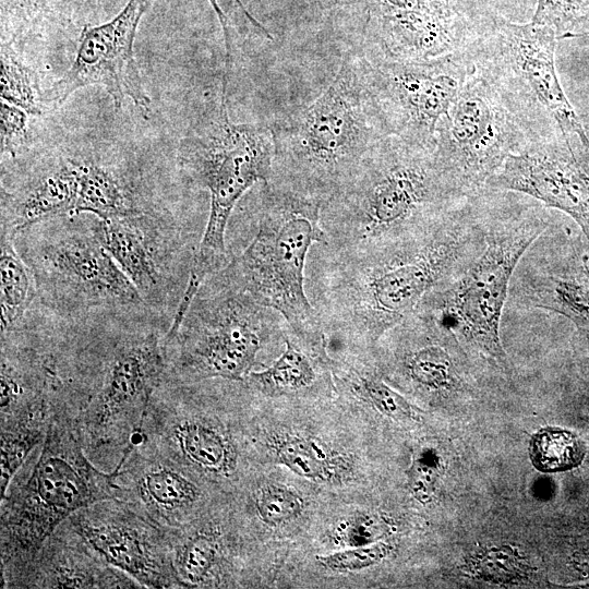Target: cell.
I'll list each match as a JSON object with an SVG mask.
<instances>
[{
    "label": "cell",
    "mask_w": 589,
    "mask_h": 589,
    "mask_svg": "<svg viewBox=\"0 0 589 589\" xmlns=\"http://www.w3.org/2000/svg\"><path fill=\"white\" fill-rule=\"evenodd\" d=\"M444 470V455L437 447L430 444L417 447L407 470L408 485L417 500L428 503L433 498Z\"/></svg>",
    "instance_id": "34"
},
{
    "label": "cell",
    "mask_w": 589,
    "mask_h": 589,
    "mask_svg": "<svg viewBox=\"0 0 589 589\" xmlns=\"http://www.w3.org/2000/svg\"><path fill=\"white\" fill-rule=\"evenodd\" d=\"M17 588L143 589L124 572L108 564L70 518L47 538Z\"/></svg>",
    "instance_id": "20"
},
{
    "label": "cell",
    "mask_w": 589,
    "mask_h": 589,
    "mask_svg": "<svg viewBox=\"0 0 589 589\" xmlns=\"http://www.w3.org/2000/svg\"><path fill=\"white\" fill-rule=\"evenodd\" d=\"M359 21L352 50L370 62L428 60L467 48L485 21L461 0H347Z\"/></svg>",
    "instance_id": "12"
},
{
    "label": "cell",
    "mask_w": 589,
    "mask_h": 589,
    "mask_svg": "<svg viewBox=\"0 0 589 589\" xmlns=\"http://www.w3.org/2000/svg\"><path fill=\"white\" fill-rule=\"evenodd\" d=\"M589 21V0H538L532 21L552 28L557 38L575 35Z\"/></svg>",
    "instance_id": "32"
},
{
    "label": "cell",
    "mask_w": 589,
    "mask_h": 589,
    "mask_svg": "<svg viewBox=\"0 0 589 589\" xmlns=\"http://www.w3.org/2000/svg\"><path fill=\"white\" fill-rule=\"evenodd\" d=\"M1 336L8 335L36 294L31 268L13 245V236L1 233Z\"/></svg>",
    "instance_id": "27"
},
{
    "label": "cell",
    "mask_w": 589,
    "mask_h": 589,
    "mask_svg": "<svg viewBox=\"0 0 589 589\" xmlns=\"http://www.w3.org/2000/svg\"><path fill=\"white\" fill-rule=\"evenodd\" d=\"M564 137L543 139L508 156L488 184L489 191L514 192L570 216L589 245V160Z\"/></svg>",
    "instance_id": "16"
},
{
    "label": "cell",
    "mask_w": 589,
    "mask_h": 589,
    "mask_svg": "<svg viewBox=\"0 0 589 589\" xmlns=\"http://www.w3.org/2000/svg\"><path fill=\"white\" fill-rule=\"evenodd\" d=\"M346 377L350 387L382 414L396 420H409L418 417V409L374 372L351 366L348 369Z\"/></svg>",
    "instance_id": "31"
},
{
    "label": "cell",
    "mask_w": 589,
    "mask_h": 589,
    "mask_svg": "<svg viewBox=\"0 0 589 589\" xmlns=\"http://www.w3.org/2000/svg\"><path fill=\"white\" fill-rule=\"evenodd\" d=\"M269 125L275 144L269 182L322 206L389 135L368 88L364 59L351 49L317 98Z\"/></svg>",
    "instance_id": "3"
},
{
    "label": "cell",
    "mask_w": 589,
    "mask_h": 589,
    "mask_svg": "<svg viewBox=\"0 0 589 589\" xmlns=\"http://www.w3.org/2000/svg\"><path fill=\"white\" fill-rule=\"evenodd\" d=\"M1 152L14 156L27 144V112L4 100L1 101Z\"/></svg>",
    "instance_id": "36"
},
{
    "label": "cell",
    "mask_w": 589,
    "mask_h": 589,
    "mask_svg": "<svg viewBox=\"0 0 589 589\" xmlns=\"http://www.w3.org/2000/svg\"><path fill=\"white\" fill-rule=\"evenodd\" d=\"M1 99L29 115L46 108L37 75L8 44L1 46Z\"/></svg>",
    "instance_id": "29"
},
{
    "label": "cell",
    "mask_w": 589,
    "mask_h": 589,
    "mask_svg": "<svg viewBox=\"0 0 589 589\" xmlns=\"http://www.w3.org/2000/svg\"><path fill=\"white\" fill-rule=\"evenodd\" d=\"M113 496V472L86 456L73 422L55 413L0 503L2 588H17L53 530L79 509Z\"/></svg>",
    "instance_id": "5"
},
{
    "label": "cell",
    "mask_w": 589,
    "mask_h": 589,
    "mask_svg": "<svg viewBox=\"0 0 589 589\" xmlns=\"http://www.w3.org/2000/svg\"><path fill=\"white\" fill-rule=\"evenodd\" d=\"M52 414L50 394H41L1 413V497L25 459L45 441Z\"/></svg>",
    "instance_id": "25"
},
{
    "label": "cell",
    "mask_w": 589,
    "mask_h": 589,
    "mask_svg": "<svg viewBox=\"0 0 589 589\" xmlns=\"http://www.w3.org/2000/svg\"><path fill=\"white\" fill-rule=\"evenodd\" d=\"M39 284L68 305H134L142 296L106 251L94 229L71 232L41 245Z\"/></svg>",
    "instance_id": "17"
},
{
    "label": "cell",
    "mask_w": 589,
    "mask_h": 589,
    "mask_svg": "<svg viewBox=\"0 0 589 589\" xmlns=\"http://www.w3.org/2000/svg\"><path fill=\"white\" fill-rule=\"evenodd\" d=\"M392 546L383 541L368 545L350 546L347 550L317 556L318 563L335 572H356L373 566L383 561Z\"/></svg>",
    "instance_id": "35"
},
{
    "label": "cell",
    "mask_w": 589,
    "mask_h": 589,
    "mask_svg": "<svg viewBox=\"0 0 589 589\" xmlns=\"http://www.w3.org/2000/svg\"><path fill=\"white\" fill-rule=\"evenodd\" d=\"M284 321L279 313L259 304L217 272L202 284L176 335L163 338L164 381L244 382L257 363L264 338Z\"/></svg>",
    "instance_id": "9"
},
{
    "label": "cell",
    "mask_w": 589,
    "mask_h": 589,
    "mask_svg": "<svg viewBox=\"0 0 589 589\" xmlns=\"http://www.w3.org/2000/svg\"><path fill=\"white\" fill-rule=\"evenodd\" d=\"M585 445L574 433L544 428L532 435L529 457L542 472H561L578 466L585 457Z\"/></svg>",
    "instance_id": "28"
},
{
    "label": "cell",
    "mask_w": 589,
    "mask_h": 589,
    "mask_svg": "<svg viewBox=\"0 0 589 589\" xmlns=\"http://www.w3.org/2000/svg\"><path fill=\"white\" fill-rule=\"evenodd\" d=\"M165 374L164 341L151 332L118 340L92 370L68 377V414L96 467L113 472L139 442Z\"/></svg>",
    "instance_id": "8"
},
{
    "label": "cell",
    "mask_w": 589,
    "mask_h": 589,
    "mask_svg": "<svg viewBox=\"0 0 589 589\" xmlns=\"http://www.w3.org/2000/svg\"><path fill=\"white\" fill-rule=\"evenodd\" d=\"M384 536V525L369 514L357 515L346 520L338 532V539L349 548L378 542Z\"/></svg>",
    "instance_id": "37"
},
{
    "label": "cell",
    "mask_w": 589,
    "mask_h": 589,
    "mask_svg": "<svg viewBox=\"0 0 589 589\" xmlns=\"http://www.w3.org/2000/svg\"><path fill=\"white\" fill-rule=\"evenodd\" d=\"M364 63L369 92L388 134L435 148L438 123L472 69L468 49L428 60Z\"/></svg>",
    "instance_id": "13"
},
{
    "label": "cell",
    "mask_w": 589,
    "mask_h": 589,
    "mask_svg": "<svg viewBox=\"0 0 589 589\" xmlns=\"http://www.w3.org/2000/svg\"><path fill=\"white\" fill-rule=\"evenodd\" d=\"M483 240L481 211L471 199L420 235L373 250L333 256L320 251L306 292L326 336L374 348L445 283Z\"/></svg>",
    "instance_id": "1"
},
{
    "label": "cell",
    "mask_w": 589,
    "mask_h": 589,
    "mask_svg": "<svg viewBox=\"0 0 589 589\" xmlns=\"http://www.w3.org/2000/svg\"><path fill=\"white\" fill-rule=\"evenodd\" d=\"M557 39L548 26L495 16L467 49L473 64L500 85L543 139L562 136L589 153V137L557 76Z\"/></svg>",
    "instance_id": "10"
},
{
    "label": "cell",
    "mask_w": 589,
    "mask_h": 589,
    "mask_svg": "<svg viewBox=\"0 0 589 589\" xmlns=\"http://www.w3.org/2000/svg\"><path fill=\"white\" fill-rule=\"evenodd\" d=\"M259 188L256 235L219 273L259 304L279 313L291 329L321 332L306 292L305 269L313 244L327 243L322 204L269 181Z\"/></svg>",
    "instance_id": "6"
},
{
    "label": "cell",
    "mask_w": 589,
    "mask_h": 589,
    "mask_svg": "<svg viewBox=\"0 0 589 589\" xmlns=\"http://www.w3.org/2000/svg\"><path fill=\"white\" fill-rule=\"evenodd\" d=\"M479 196L483 240L469 259L418 305L452 329L473 353L509 371L501 342V321L515 271L527 250L549 228L540 205Z\"/></svg>",
    "instance_id": "4"
},
{
    "label": "cell",
    "mask_w": 589,
    "mask_h": 589,
    "mask_svg": "<svg viewBox=\"0 0 589 589\" xmlns=\"http://www.w3.org/2000/svg\"><path fill=\"white\" fill-rule=\"evenodd\" d=\"M76 193V160L67 159L4 200L1 233L13 236L55 216H73Z\"/></svg>",
    "instance_id": "22"
},
{
    "label": "cell",
    "mask_w": 589,
    "mask_h": 589,
    "mask_svg": "<svg viewBox=\"0 0 589 589\" xmlns=\"http://www.w3.org/2000/svg\"><path fill=\"white\" fill-rule=\"evenodd\" d=\"M176 574L183 588L208 587L225 577L227 542L218 520L203 515L184 527L166 531Z\"/></svg>",
    "instance_id": "23"
},
{
    "label": "cell",
    "mask_w": 589,
    "mask_h": 589,
    "mask_svg": "<svg viewBox=\"0 0 589 589\" xmlns=\"http://www.w3.org/2000/svg\"><path fill=\"white\" fill-rule=\"evenodd\" d=\"M153 0H129L110 21L85 24L79 37L74 60L50 88L44 92L45 107L56 108L79 88L100 85L120 108L125 98L147 119L148 96L134 57V40L143 15Z\"/></svg>",
    "instance_id": "14"
},
{
    "label": "cell",
    "mask_w": 589,
    "mask_h": 589,
    "mask_svg": "<svg viewBox=\"0 0 589 589\" xmlns=\"http://www.w3.org/2000/svg\"><path fill=\"white\" fill-rule=\"evenodd\" d=\"M77 193L74 215L89 213L101 220L144 212L128 185L111 170L76 160Z\"/></svg>",
    "instance_id": "26"
},
{
    "label": "cell",
    "mask_w": 589,
    "mask_h": 589,
    "mask_svg": "<svg viewBox=\"0 0 589 589\" xmlns=\"http://www.w3.org/2000/svg\"><path fill=\"white\" fill-rule=\"evenodd\" d=\"M278 460L300 477L328 482L337 478L336 459L312 440L288 436L276 446Z\"/></svg>",
    "instance_id": "30"
},
{
    "label": "cell",
    "mask_w": 589,
    "mask_h": 589,
    "mask_svg": "<svg viewBox=\"0 0 589 589\" xmlns=\"http://www.w3.org/2000/svg\"><path fill=\"white\" fill-rule=\"evenodd\" d=\"M69 518L108 564L124 572L142 588H183L173 567L166 531L125 502L115 497L101 500Z\"/></svg>",
    "instance_id": "15"
},
{
    "label": "cell",
    "mask_w": 589,
    "mask_h": 589,
    "mask_svg": "<svg viewBox=\"0 0 589 589\" xmlns=\"http://www.w3.org/2000/svg\"><path fill=\"white\" fill-rule=\"evenodd\" d=\"M545 232L520 260L509 297L522 306L562 314L589 335L587 262L573 245H558Z\"/></svg>",
    "instance_id": "19"
},
{
    "label": "cell",
    "mask_w": 589,
    "mask_h": 589,
    "mask_svg": "<svg viewBox=\"0 0 589 589\" xmlns=\"http://www.w3.org/2000/svg\"><path fill=\"white\" fill-rule=\"evenodd\" d=\"M302 496L281 484H265L254 495V508L260 519L271 526L296 519L303 510Z\"/></svg>",
    "instance_id": "33"
},
{
    "label": "cell",
    "mask_w": 589,
    "mask_h": 589,
    "mask_svg": "<svg viewBox=\"0 0 589 589\" xmlns=\"http://www.w3.org/2000/svg\"><path fill=\"white\" fill-rule=\"evenodd\" d=\"M326 334L298 333L285 324L284 352L268 368L253 371L244 381L265 395L297 394L313 387L320 373L313 353L326 347Z\"/></svg>",
    "instance_id": "24"
},
{
    "label": "cell",
    "mask_w": 589,
    "mask_h": 589,
    "mask_svg": "<svg viewBox=\"0 0 589 589\" xmlns=\"http://www.w3.org/2000/svg\"><path fill=\"white\" fill-rule=\"evenodd\" d=\"M274 154L271 125L231 121L224 92L214 118L180 140L178 164L191 181L208 191L211 203L176 321L184 318L202 284L229 262L225 235L231 213L251 188L269 181Z\"/></svg>",
    "instance_id": "7"
},
{
    "label": "cell",
    "mask_w": 589,
    "mask_h": 589,
    "mask_svg": "<svg viewBox=\"0 0 589 589\" xmlns=\"http://www.w3.org/2000/svg\"><path fill=\"white\" fill-rule=\"evenodd\" d=\"M113 496L165 531L203 515L208 501L202 477L141 442L113 471Z\"/></svg>",
    "instance_id": "18"
},
{
    "label": "cell",
    "mask_w": 589,
    "mask_h": 589,
    "mask_svg": "<svg viewBox=\"0 0 589 589\" xmlns=\"http://www.w3.org/2000/svg\"><path fill=\"white\" fill-rule=\"evenodd\" d=\"M94 231L141 296L153 297L161 286L160 244L144 212L101 220Z\"/></svg>",
    "instance_id": "21"
},
{
    "label": "cell",
    "mask_w": 589,
    "mask_h": 589,
    "mask_svg": "<svg viewBox=\"0 0 589 589\" xmlns=\"http://www.w3.org/2000/svg\"><path fill=\"white\" fill-rule=\"evenodd\" d=\"M208 1H209L211 5H212L214 12L216 13V15L218 17V21L220 23L221 31H223L224 44H225V70H224V74H223L221 85L228 86V77H229V72L231 70V65H230L231 64V48H230V36H229V29H228V20L226 17L225 13L223 12V10L219 7L218 0H208ZM235 2L239 7L242 14L250 21V23L255 28H257L260 31L261 34H263L268 39H273L269 32L260 22H257L251 15V13L248 12V10L242 4L241 0H235Z\"/></svg>",
    "instance_id": "38"
},
{
    "label": "cell",
    "mask_w": 589,
    "mask_h": 589,
    "mask_svg": "<svg viewBox=\"0 0 589 589\" xmlns=\"http://www.w3.org/2000/svg\"><path fill=\"white\" fill-rule=\"evenodd\" d=\"M543 140L500 85L476 67L438 123L436 156L461 194L474 199L508 156Z\"/></svg>",
    "instance_id": "11"
},
{
    "label": "cell",
    "mask_w": 589,
    "mask_h": 589,
    "mask_svg": "<svg viewBox=\"0 0 589 589\" xmlns=\"http://www.w3.org/2000/svg\"><path fill=\"white\" fill-rule=\"evenodd\" d=\"M469 200L435 148L388 135L322 206L327 243L316 247L333 256L360 254L430 230Z\"/></svg>",
    "instance_id": "2"
}]
</instances>
